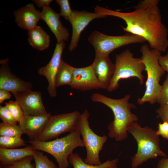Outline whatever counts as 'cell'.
Instances as JSON below:
<instances>
[{
	"instance_id": "8992f818",
	"label": "cell",
	"mask_w": 168,
	"mask_h": 168,
	"mask_svg": "<svg viewBox=\"0 0 168 168\" xmlns=\"http://www.w3.org/2000/svg\"><path fill=\"white\" fill-rule=\"evenodd\" d=\"M114 65V74L107 89L109 91L116 90L120 81L122 79L135 77L139 80L141 85L144 83L142 72L145 70V66L141 58L134 57L129 49L116 55Z\"/></svg>"
},
{
	"instance_id": "6da1fadb",
	"label": "cell",
	"mask_w": 168,
	"mask_h": 168,
	"mask_svg": "<svg viewBox=\"0 0 168 168\" xmlns=\"http://www.w3.org/2000/svg\"><path fill=\"white\" fill-rule=\"evenodd\" d=\"M158 0H143L134 7V10L123 12L108 9L99 6L94 12L100 15L116 17L125 23L121 26L124 31L142 37L147 41L150 47L160 52L168 48V30L162 21Z\"/></svg>"
},
{
	"instance_id": "e575fe53",
	"label": "cell",
	"mask_w": 168,
	"mask_h": 168,
	"mask_svg": "<svg viewBox=\"0 0 168 168\" xmlns=\"http://www.w3.org/2000/svg\"><path fill=\"white\" fill-rule=\"evenodd\" d=\"M12 96L9 91L5 90H0V104H2L5 100L10 99Z\"/></svg>"
},
{
	"instance_id": "4dcf8cb0",
	"label": "cell",
	"mask_w": 168,
	"mask_h": 168,
	"mask_svg": "<svg viewBox=\"0 0 168 168\" xmlns=\"http://www.w3.org/2000/svg\"><path fill=\"white\" fill-rule=\"evenodd\" d=\"M157 117L163 122L168 123V103L165 105H160L156 110Z\"/></svg>"
},
{
	"instance_id": "8fae6325",
	"label": "cell",
	"mask_w": 168,
	"mask_h": 168,
	"mask_svg": "<svg viewBox=\"0 0 168 168\" xmlns=\"http://www.w3.org/2000/svg\"><path fill=\"white\" fill-rule=\"evenodd\" d=\"M65 47V42L57 43L51 60L45 66L39 68V75L44 76L48 82L47 89L49 96L52 97L57 95L55 85V77L62 60V56Z\"/></svg>"
},
{
	"instance_id": "1f68e13d",
	"label": "cell",
	"mask_w": 168,
	"mask_h": 168,
	"mask_svg": "<svg viewBox=\"0 0 168 168\" xmlns=\"http://www.w3.org/2000/svg\"><path fill=\"white\" fill-rule=\"evenodd\" d=\"M156 134L161 135L164 139L168 140V123L163 122L158 124V130L156 131Z\"/></svg>"
},
{
	"instance_id": "ffe728a7",
	"label": "cell",
	"mask_w": 168,
	"mask_h": 168,
	"mask_svg": "<svg viewBox=\"0 0 168 168\" xmlns=\"http://www.w3.org/2000/svg\"><path fill=\"white\" fill-rule=\"evenodd\" d=\"M28 43L33 48L42 51L49 46L50 36L41 26H37L28 30Z\"/></svg>"
},
{
	"instance_id": "3957f363",
	"label": "cell",
	"mask_w": 168,
	"mask_h": 168,
	"mask_svg": "<svg viewBox=\"0 0 168 168\" xmlns=\"http://www.w3.org/2000/svg\"><path fill=\"white\" fill-rule=\"evenodd\" d=\"M140 51L142 55L140 58L145 66L147 76L145 92L137 102L141 105L146 102L153 105L157 102L161 88L159 82L165 72L159 62L161 52L151 49L147 44L142 45Z\"/></svg>"
},
{
	"instance_id": "5b68a950",
	"label": "cell",
	"mask_w": 168,
	"mask_h": 168,
	"mask_svg": "<svg viewBox=\"0 0 168 168\" xmlns=\"http://www.w3.org/2000/svg\"><path fill=\"white\" fill-rule=\"evenodd\" d=\"M80 135L76 130L62 138L47 141L30 140L29 142L36 150L53 156L58 163V168H68L69 165L68 157L73 150L77 147H84Z\"/></svg>"
},
{
	"instance_id": "f1b7e54d",
	"label": "cell",
	"mask_w": 168,
	"mask_h": 168,
	"mask_svg": "<svg viewBox=\"0 0 168 168\" xmlns=\"http://www.w3.org/2000/svg\"><path fill=\"white\" fill-rule=\"evenodd\" d=\"M157 102L160 105H165L168 103V73L161 86Z\"/></svg>"
},
{
	"instance_id": "7c38bea8",
	"label": "cell",
	"mask_w": 168,
	"mask_h": 168,
	"mask_svg": "<svg viewBox=\"0 0 168 168\" xmlns=\"http://www.w3.org/2000/svg\"><path fill=\"white\" fill-rule=\"evenodd\" d=\"M9 60L8 58L0 60V90L8 91L12 94L31 90L33 87L31 83L24 81L12 73L8 64Z\"/></svg>"
},
{
	"instance_id": "603a6c76",
	"label": "cell",
	"mask_w": 168,
	"mask_h": 168,
	"mask_svg": "<svg viewBox=\"0 0 168 168\" xmlns=\"http://www.w3.org/2000/svg\"><path fill=\"white\" fill-rule=\"evenodd\" d=\"M25 146L21 137L0 136V148L12 149Z\"/></svg>"
},
{
	"instance_id": "83f0119b",
	"label": "cell",
	"mask_w": 168,
	"mask_h": 168,
	"mask_svg": "<svg viewBox=\"0 0 168 168\" xmlns=\"http://www.w3.org/2000/svg\"><path fill=\"white\" fill-rule=\"evenodd\" d=\"M56 2L60 6V16L68 21L72 15L73 10H72L68 0H56Z\"/></svg>"
},
{
	"instance_id": "30bf717a",
	"label": "cell",
	"mask_w": 168,
	"mask_h": 168,
	"mask_svg": "<svg viewBox=\"0 0 168 168\" xmlns=\"http://www.w3.org/2000/svg\"><path fill=\"white\" fill-rule=\"evenodd\" d=\"M106 17L95 12L73 10L68 20L72 27V36L68 48L69 51H72L76 48L81 33L91 21Z\"/></svg>"
},
{
	"instance_id": "9c48e42d",
	"label": "cell",
	"mask_w": 168,
	"mask_h": 168,
	"mask_svg": "<svg viewBox=\"0 0 168 168\" xmlns=\"http://www.w3.org/2000/svg\"><path fill=\"white\" fill-rule=\"evenodd\" d=\"M81 115L75 111L52 116L45 129L36 140L49 141L63 133L77 130Z\"/></svg>"
},
{
	"instance_id": "ba28073f",
	"label": "cell",
	"mask_w": 168,
	"mask_h": 168,
	"mask_svg": "<svg viewBox=\"0 0 168 168\" xmlns=\"http://www.w3.org/2000/svg\"><path fill=\"white\" fill-rule=\"evenodd\" d=\"M87 40L94 48L95 54L101 55H109L115 49L125 45L146 41L142 37L129 33L112 36L96 30L93 31Z\"/></svg>"
},
{
	"instance_id": "d590c367",
	"label": "cell",
	"mask_w": 168,
	"mask_h": 168,
	"mask_svg": "<svg viewBox=\"0 0 168 168\" xmlns=\"http://www.w3.org/2000/svg\"><path fill=\"white\" fill-rule=\"evenodd\" d=\"M157 168H168V156L159 161Z\"/></svg>"
},
{
	"instance_id": "4316f807",
	"label": "cell",
	"mask_w": 168,
	"mask_h": 168,
	"mask_svg": "<svg viewBox=\"0 0 168 168\" xmlns=\"http://www.w3.org/2000/svg\"><path fill=\"white\" fill-rule=\"evenodd\" d=\"M33 159V156H29L9 165H0V168H35V166L31 163Z\"/></svg>"
},
{
	"instance_id": "52a82bcc",
	"label": "cell",
	"mask_w": 168,
	"mask_h": 168,
	"mask_svg": "<svg viewBox=\"0 0 168 168\" xmlns=\"http://www.w3.org/2000/svg\"><path fill=\"white\" fill-rule=\"evenodd\" d=\"M89 116L87 110L81 114L77 130L81 135L86 150V155L84 161L88 164L97 165L102 163L99 153L107 141V137L105 135L99 136L94 132L90 126Z\"/></svg>"
},
{
	"instance_id": "d6a6232c",
	"label": "cell",
	"mask_w": 168,
	"mask_h": 168,
	"mask_svg": "<svg viewBox=\"0 0 168 168\" xmlns=\"http://www.w3.org/2000/svg\"><path fill=\"white\" fill-rule=\"evenodd\" d=\"M159 62L161 67L168 73V52L164 55L160 56Z\"/></svg>"
},
{
	"instance_id": "484cf974",
	"label": "cell",
	"mask_w": 168,
	"mask_h": 168,
	"mask_svg": "<svg viewBox=\"0 0 168 168\" xmlns=\"http://www.w3.org/2000/svg\"><path fill=\"white\" fill-rule=\"evenodd\" d=\"M5 106L13 116V118L19 123L24 115L21 108L16 101H10L5 103Z\"/></svg>"
},
{
	"instance_id": "277c9868",
	"label": "cell",
	"mask_w": 168,
	"mask_h": 168,
	"mask_svg": "<svg viewBox=\"0 0 168 168\" xmlns=\"http://www.w3.org/2000/svg\"><path fill=\"white\" fill-rule=\"evenodd\" d=\"M128 131L134 138L138 145L137 152L131 158L132 168H136L150 159L166 156L160 148L159 136L151 127H142L134 122Z\"/></svg>"
},
{
	"instance_id": "7a4b0ae2",
	"label": "cell",
	"mask_w": 168,
	"mask_h": 168,
	"mask_svg": "<svg viewBox=\"0 0 168 168\" xmlns=\"http://www.w3.org/2000/svg\"><path fill=\"white\" fill-rule=\"evenodd\" d=\"M130 98V96L127 94L122 98L114 99L98 93H93L91 96L93 102L103 104L112 110L114 119L107 127L108 136L117 142L125 139L128 136V129L138 120V116L131 112L136 107L129 102Z\"/></svg>"
},
{
	"instance_id": "d4e9b609",
	"label": "cell",
	"mask_w": 168,
	"mask_h": 168,
	"mask_svg": "<svg viewBox=\"0 0 168 168\" xmlns=\"http://www.w3.org/2000/svg\"><path fill=\"white\" fill-rule=\"evenodd\" d=\"M35 168H58L42 152L36 150L33 155Z\"/></svg>"
},
{
	"instance_id": "44dd1931",
	"label": "cell",
	"mask_w": 168,
	"mask_h": 168,
	"mask_svg": "<svg viewBox=\"0 0 168 168\" xmlns=\"http://www.w3.org/2000/svg\"><path fill=\"white\" fill-rule=\"evenodd\" d=\"M68 161L73 168H118V158L108 160L100 165H91L86 163L77 153H72L68 157Z\"/></svg>"
},
{
	"instance_id": "e0dca14e",
	"label": "cell",
	"mask_w": 168,
	"mask_h": 168,
	"mask_svg": "<svg viewBox=\"0 0 168 168\" xmlns=\"http://www.w3.org/2000/svg\"><path fill=\"white\" fill-rule=\"evenodd\" d=\"M95 75L104 89H107L114 74L115 65L111 61L109 55L95 54L91 64Z\"/></svg>"
},
{
	"instance_id": "5bb4252c",
	"label": "cell",
	"mask_w": 168,
	"mask_h": 168,
	"mask_svg": "<svg viewBox=\"0 0 168 168\" xmlns=\"http://www.w3.org/2000/svg\"><path fill=\"white\" fill-rule=\"evenodd\" d=\"M70 86L72 89L82 91L104 89L97 78L91 65L83 68L74 67L73 78Z\"/></svg>"
},
{
	"instance_id": "9a60e30c",
	"label": "cell",
	"mask_w": 168,
	"mask_h": 168,
	"mask_svg": "<svg viewBox=\"0 0 168 168\" xmlns=\"http://www.w3.org/2000/svg\"><path fill=\"white\" fill-rule=\"evenodd\" d=\"M52 116L49 113L37 115L24 114L19 125L30 140H36L45 129Z\"/></svg>"
},
{
	"instance_id": "f546056e",
	"label": "cell",
	"mask_w": 168,
	"mask_h": 168,
	"mask_svg": "<svg viewBox=\"0 0 168 168\" xmlns=\"http://www.w3.org/2000/svg\"><path fill=\"white\" fill-rule=\"evenodd\" d=\"M0 118L2 122L17 124L18 122L13 118L5 106H0Z\"/></svg>"
},
{
	"instance_id": "cb8c5ba5",
	"label": "cell",
	"mask_w": 168,
	"mask_h": 168,
	"mask_svg": "<svg viewBox=\"0 0 168 168\" xmlns=\"http://www.w3.org/2000/svg\"><path fill=\"white\" fill-rule=\"evenodd\" d=\"M23 134L19 125L0 123V136L21 137Z\"/></svg>"
},
{
	"instance_id": "836d02e7",
	"label": "cell",
	"mask_w": 168,
	"mask_h": 168,
	"mask_svg": "<svg viewBox=\"0 0 168 168\" xmlns=\"http://www.w3.org/2000/svg\"><path fill=\"white\" fill-rule=\"evenodd\" d=\"M52 0H34L33 2L36 4L37 6L42 8L49 7L50 3L53 1Z\"/></svg>"
},
{
	"instance_id": "d6986e66",
	"label": "cell",
	"mask_w": 168,
	"mask_h": 168,
	"mask_svg": "<svg viewBox=\"0 0 168 168\" xmlns=\"http://www.w3.org/2000/svg\"><path fill=\"white\" fill-rule=\"evenodd\" d=\"M36 150L31 145L21 148H0V165H9L27 156H33Z\"/></svg>"
},
{
	"instance_id": "7402d4cb",
	"label": "cell",
	"mask_w": 168,
	"mask_h": 168,
	"mask_svg": "<svg viewBox=\"0 0 168 168\" xmlns=\"http://www.w3.org/2000/svg\"><path fill=\"white\" fill-rule=\"evenodd\" d=\"M74 69V67L62 60L55 77L56 88L63 85H70L73 78Z\"/></svg>"
},
{
	"instance_id": "4fadbf2b",
	"label": "cell",
	"mask_w": 168,
	"mask_h": 168,
	"mask_svg": "<svg viewBox=\"0 0 168 168\" xmlns=\"http://www.w3.org/2000/svg\"><path fill=\"white\" fill-rule=\"evenodd\" d=\"M13 94L21 106L24 114L37 115L48 113L43 103L40 92L30 90Z\"/></svg>"
},
{
	"instance_id": "ac0fdd59",
	"label": "cell",
	"mask_w": 168,
	"mask_h": 168,
	"mask_svg": "<svg viewBox=\"0 0 168 168\" xmlns=\"http://www.w3.org/2000/svg\"><path fill=\"white\" fill-rule=\"evenodd\" d=\"M15 21L22 29L28 31L37 26L41 19V12L32 3H28L14 12Z\"/></svg>"
},
{
	"instance_id": "2e32d148",
	"label": "cell",
	"mask_w": 168,
	"mask_h": 168,
	"mask_svg": "<svg viewBox=\"0 0 168 168\" xmlns=\"http://www.w3.org/2000/svg\"><path fill=\"white\" fill-rule=\"evenodd\" d=\"M60 16L50 7L43 8L41 12V19L45 22L54 35L57 43L67 41L69 36L68 29L60 20Z\"/></svg>"
}]
</instances>
